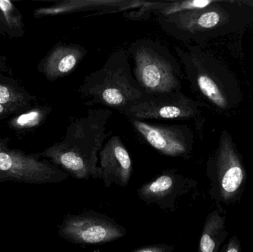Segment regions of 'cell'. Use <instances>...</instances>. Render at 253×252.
I'll return each mask as SVG.
<instances>
[{
	"instance_id": "cell-1",
	"label": "cell",
	"mask_w": 253,
	"mask_h": 252,
	"mask_svg": "<svg viewBox=\"0 0 253 252\" xmlns=\"http://www.w3.org/2000/svg\"><path fill=\"white\" fill-rule=\"evenodd\" d=\"M113 112L108 108L87 109L83 117L71 121L62 142L40 153L77 180L102 179L99 153L110 136L107 124Z\"/></svg>"
},
{
	"instance_id": "cell-2",
	"label": "cell",
	"mask_w": 253,
	"mask_h": 252,
	"mask_svg": "<svg viewBox=\"0 0 253 252\" xmlns=\"http://www.w3.org/2000/svg\"><path fill=\"white\" fill-rule=\"evenodd\" d=\"M127 50L114 52L102 68L86 75L79 87L87 105H101L125 115L126 110L147 95L135 79Z\"/></svg>"
},
{
	"instance_id": "cell-3",
	"label": "cell",
	"mask_w": 253,
	"mask_h": 252,
	"mask_svg": "<svg viewBox=\"0 0 253 252\" xmlns=\"http://www.w3.org/2000/svg\"><path fill=\"white\" fill-rule=\"evenodd\" d=\"M127 52L133 62L134 78L147 94L181 91V65L166 45L141 38L131 43Z\"/></svg>"
},
{
	"instance_id": "cell-4",
	"label": "cell",
	"mask_w": 253,
	"mask_h": 252,
	"mask_svg": "<svg viewBox=\"0 0 253 252\" xmlns=\"http://www.w3.org/2000/svg\"><path fill=\"white\" fill-rule=\"evenodd\" d=\"M209 194L221 213L222 205H234L242 199L246 186V170L227 136H223L215 156L208 163Z\"/></svg>"
},
{
	"instance_id": "cell-5",
	"label": "cell",
	"mask_w": 253,
	"mask_h": 252,
	"mask_svg": "<svg viewBox=\"0 0 253 252\" xmlns=\"http://www.w3.org/2000/svg\"><path fill=\"white\" fill-rule=\"evenodd\" d=\"M8 142V139L0 138V182L45 184L60 183L69 177L40 154L12 149Z\"/></svg>"
},
{
	"instance_id": "cell-6",
	"label": "cell",
	"mask_w": 253,
	"mask_h": 252,
	"mask_svg": "<svg viewBox=\"0 0 253 252\" xmlns=\"http://www.w3.org/2000/svg\"><path fill=\"white\" fill-rule=\"evenodd\" d=\"M126 229L114 219L93 210L68 214L59 226V235L76 245L108 244L123 238Z\"/></svg>"
},
{
	"instance_id": "cell-7",
	"label": "cell",
	"mask_w": 253,
	"mask_h": 252,
	"mask_svg": "<svg viewBox=\"0 0 253 252\" xmlns=\"http://www.w3.org/2000/svg\"><path fill=\"white\" fill-rule=\"evenodd\" d=\"M128 120L137 134L161 155L184 159L190 158L193 148V134L187 125Z\"/></svg>"
},
{
	"instance_id": "cell-8",
	"label": "cell",
	"mask_w": 253,
	"mask_h": 252,
	"mask_svg": "<svg viewBox=\"0 0 253 252\" xmlns=\"http://www.w3.org/2000/svg\"><path fill=\"white\" fill-rule=\"evenodd\" d=\"M197 105L181 91L147 97L129 108L125 115L128 119H190L197 114Z\"/></svg>"
},
{
	"instance_id": "cell-9",
	"label": "cell",
	"mask_w": 253,
	"mask_h": 252,
	"mask_svg": "<svg viewBox=\"0 0 253 252\" xmlns=\"http://www.w3.org/2000/svg\"><path fill=\"white\" fill-rule=\"evenodd\" d=\"M196 186V180L184 177L176 169H169L143 183L137 189V195L147 205L156 204L163 211L174 212L177 199Z\"/></svg>"
},
{
	"instance_id": "cell-10",
	"label": "cell",
	"mask_w": 253,
	"mask_h": 252,
	"mask_svg": "<svg viewBox=\"0 0 253 252\" xmlns=\"http://www.w3.org/2000/svg\"><path fill=\"white\" fill-rule=\"evenodd\" d=\"M221 20L219 12L210 7L156 18V22L166 34L184 42L197 38L216 27Z\"/></svg>"
},
{
	"instance_id": "cell-11",
	"label": "cell",
	"mask_w": 253,
	"mask_h": 252,
	"mask_svg": "<svg viewBox=\"0 0 253 252\" xmlns=\"http://www.w3.org/2000/svg\"><path fill=\"white\" fill-rule=\"evenodd\" d=\"M99 159L105 187H110L112 183L127 186L133 167L132 158L120 136H113L104 144Z\"/></svg>"
},
{
	"instance_id": "cell-12",
	"label": "cell",
	"mask_w": 253,
	"mask_h": 252,
	"mask_svg": "<svg viewBox=\"0 0 253 252\" xmlns=\"http://www.w3.org/2000/svg\"><path fill=\"white\" fill-rule=\"evenodd\" d=\"M87 53L80 44L59 43L42 59L37 69L48 81H54L72 73Z\"/></svg>"
},
{
	"instance_id": "cell-13",
	"label": "cell",
	"mask_w": 253,
	"mask_h": 252,
	"mask_svg": "<svg viewBox=\"0 0 253 252\" xmlns=\"http://www.w3.org/2000/svg\"><path fill=\"white\" fill-rule=\"evenodd\" d=\"M127 0H65L47 7H39L34 12L37 19L46 16L68 14L77 12H104L120 7Z\"/></svg>"
},
{
	"instance_id": "cell-14",
	"label": "cell",
	"mask_w": 253,
	"mask_h": 252,
	"mask_svg": "<svg viewBox=\"0 0 253 252\" xmlns=\"http://www.w3.org/2000/svg\"><path fill=\"white\" fill-rule=\"evenodd\" d=\"M219 210L211 212L205 220L197 252H219L229 233L226 229V216Z\"/></svg>"
},
{
	"instance_id": "cell-15",
	"label": "cell",
	"mask_w": 253,
	"mask_h": 252,
	"mask_svg": "<svg viewBox=\"0 0 253 252\" xmlns=\"http://www.w3.org/2000/svg\"><path fill=\"white\" fill-rule=\"evenodd\" d=\"M0 71V105L13 109L16 113L28 110L35 102V97L12 77Z\"/></svg>"
},
{
	"instance_id": "cell-16",
	"label": "cell",
	"mask_w": 253,
	"mask_h": 252,
	"mask_svg": "<svg viewBox=\"0 0 253 252\" xmlns=\"http://www.w3.org/2000/svg\"><path fill=\"white\" fill-rule=\"evenodd\" d=\"M0 34L9 38H19L25 34L23 16L9 0H0Z\"/></svg>"
},
{
	"instance_id": "cell-17",
	"label": "cell",
	"mask_w": 253,
	"mask_h": 252,
	"mask_svg": "<svg viewBox=\"0 0 253 252\" xmlns=\"http://www.w3.org/2000/svg\"><path fill=\"white\" fill-rule=\"evenodd\" d=\"M216 1L214 0H187V1L153 2L150 6L151 15L157 17H167L190 10H201L210 7Z\"/></svg>"
},
{
	"instance_id": "cell-18",
	"label": "cell",
	"mask_w": 253,
	"mask_h": 252,
	"mask_svg": "<svg viewBox=\"0 0 253 252\" xmlns=\"http://www.w3.org/2000/svg\"><path fill=\"white\" fill-rule=\"evenodd\" d=\"M50 112L51 108L48 106L34 107L9 120L7 124L14 131L34 130L44 122Z\"/></svg>"
},
{
	"instance_id": "cell-19",
	"label": "cell",
	"mask_w": 253,
	"mask_h": 252,
	"mask_svg": "<svg viewBox=\"0 0 253 252\" xmlns=\"http://www.w3.org/2000/svg\"><path fill=\"white\" fill-rule=\"evenodd\" d=\"M175 247L166 244H153L136 249L130 252H174Z\"/></svg>"
},
{
	"instance_id": "cell-20",
	"label": "cell",
	"mask_w": 253,
	"mask_h": 252,
	"mask_svg": "<svg viewBox=\"0 0 253 252\" xmlns=\"http://www.w3.org/2000/svg\"><path fill=\"white\" fill-rule=\"evenodd\" d=\"M219 252H242V245L237 235L232 236L228 242L221 247Z\"/></svg>"
},
{
	"instance_id": "cell-21",
	"label": "cell",
	"mask_w": 253,
	"mask_h": 252,
	"mask_svg": "<svg viewBox=\"0 0 253 252\" xmlns=\"http://www.w3.org/2000/svg\"><path fill=\"white\" fill-rule=\"evenodd\" d=\"M13 114H16V112L4 105H0V120L7 118Z\"/></svg>"
},
{
	"instance_id": "cell-22",
	"label": "cell",
	"mask_w": 253,
	"mask_h": 252,
	"mask_svg": "<svg viewBox=\"0 0 253 252\" xmlns=\"http://www.w3.org/2000/svg\"><path fill=\"white\" fill-rule=\"evenodd\" d=\"M7 71H8V68H7V60L2 55L0 54V71L8 72Z\"/></svg>"
},
{
	"instance_id": "cell-23",
	"label": "cell",
	"mask_w": 253,
	"mask_h": 252,
	"mask_svg": "<svg viewBox=\"0 0 253 252\" xmlns=\"http://www.w3.org/2000/svg\"><path fill=\"white\" fill-rule=\"evenodd\" d=\"M243 2L251 6V7H253V0H247V1H243Z\"/></svg>"
}]
</instances>
